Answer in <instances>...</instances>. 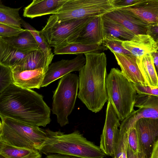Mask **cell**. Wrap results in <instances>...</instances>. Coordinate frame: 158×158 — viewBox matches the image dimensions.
I'll return each instance as SVG.
<instances>
[{"label": "cell", "mask_w": 158, "mask_h": 158, "mask_svg": "<svg viewBox=\"0 0 158 158\" xmlns=\"http://www.w3.org/2000/svg\"><path fill=\"white\" fill-rule=\"evenodd\" d=\"M51 110L43 96L12 83L0 93V117L34 127H45L51 121Z\"/></svg>", "instance_id": "obj_1"}, {"label": "cell", "mask_w": 158, "mask_h": 158, "mask_svg": "<svg viewBox=\"0 0 158 158\" xmlns=\"http://www.w3.org/2000/svg\"><path fill=\"white\" fill-rule=\"evenodd\" d=\"M84 54L85 63L79 71L77 97L88 110L96 113L107 100L106 56L104 52Z\"/></svg>", "instance_id": "obj_2"}, {"label": "cell", "mask_w": 158, "mask_h": 158, "mask_svg": "<svg viewBox=\"0 0 158 158\" xmlns=\"http://www.w3.org/2000/svg\"><path fill=\"white\" fill-rule=\"evenodd\" d=\"M47 138L39 150L41 153L71 156L80 158H104L105 154L78 130L69 134L60 130L45 129Z\"/></svg>", "instance_id": "obj_3"}, {"label": "cell", "mask_w": 158, "mask_h": 158, "mask_svg": "<svg viewBox=\"0 0 158 158\" xmlns=\"http://www.w3.org/2000/svg\"><path fill=\"white\" fill-rule=\"evenodd\" d=\"M108 101L113 107L119 121H122L134 110L137 94L133 83L117 68L111 69L106 77Z\"/></svg>", "instance_id": "obj_4"}, {"label": "cell", "mask_w": 158, "mask_h": 158, "mask_svg": "<svg viewBox=\"0 0 158 158\" xmlns=\"http://www.w3.org/2000/svg\"><path fill=\"white\" fill-rule=\"evenodd\" d=\"M0 137L6 144L39 151L47 138L45 130L10 118L1 119Z\"/></svg>", "instance_id": "obj_5"}, {"label": "cell", "mask_w": 158, "mask_h": 158, "mask_svg": "<svg viewBox=\"0 0 158 158\" xmlns=\"http://www.w3.org/2000/svg\"><path fill=\"white\" fill-rule=\"evenodd\" d=\"M78 87V76L70 73L60 78L53 91L52 110L61 127L69 123L68 117L74 108Z\"/></svg>", "instance_id": "obj_6"}, {"label": "cell", "mask_w": 158, "mask_h": 158, "mask_svg": "<svg viewBox=\"0 0 158 158\" xmlns=\"http://www.w3.org/2000/svg\"><path fill=\"white\" fill-rule=\"evenodd\" d=\"M115 9L111 0H67L57 14L58 21L102 16Z\"/></svg>", "instance_id": "obj_7"}, {"label": "cell", "mask_w": 158, "mask_h": 158, "mask_svg": "<svg viewBox=\"0 0 158 158\" xmlns=\"http://www.w3.org/2000/svg\"><path fill=\"white\" fill-rule=\"evenodd\" d=\"M94 17L58 21L52 15L49 16L46 25L40 32L48 44L54 48L66 43L70 37Z\"/></svg>", "instance_id": "obj_8"}, {"label": "cell", "mask_w": 158, "mask_h": 158, "mask_svg": "<svg viewBox=\"0 0 158 158\" xmlns=\"http://www.w3.org/2000/svg\"><path fill=\"white\" fill-rule=\"evenodd\" d=\"M138 136L139 152L150 158L155 142L158 140V119L141 118L134 126Z\"/></svg>", "instance_id": "obj_9"}, {"label": "cell", "mask_w": 158, "mask_h": 158, "mask_svg": "<svg viewBox=\"0 0 158 158\" xmlns=\"http://www.w3.org/2000/svg\"><path fill=\"white\" fill-rule=\"evenodd\" d=\"M118 117L108 101L104 125L101 136L100 148L105 154L113 157L116 137L120 125Z\"/></svg>", "instance_id": "obj_10"}, {"label": "cell", "mask_w": 158, "mask_h": 158, "mask_svg": "<svg viewBox=\"0 0 158 158\" xmlns=\"http://www.w3.org/2000/svg\"><path fill=\"white\" fill-rule=\"evenodd\" d=\"M102 16L93 18L70 37L66 43L102 45L104 36Z\"/></svg>", "instance_id": "obj_11"}, {"label": "cell", "mask_w": 158, "mask_h": 158, "mask_svg": "<svg viewBox=\"0 0 158 158\" xmlns=\"http://www.w3.org/2000/svg\"><path fill=\"white\" fill-rule=\"evenodd\" d=\"M85 63V57L81 54L72 59H62L51 64L45 73L41 87L47 86L71 72H79Z\"/></svg>", "instance_id": "obj_12"}, {"label": "cell", "mask_w": 158, "mask_h": 158, "mask_svg": "<svg viewBox=\"0 0 158 158\" xmlns=\"http://www.w3.org/2000/svg\"><path fill=\"white\" fill-rule=\"evenodd\" d=\"M105 15L120 23L135 35L146 34L148 24L129 11L122 8L116 9Z\"/></svg>", "instance_id": "obj_13"}, {"label": "cell", "mask_w": 158, "mask_h": 158, "mask_svg": "<svg viewBox=\"0 0 158 158\" xmlns=\"http://www.w3.org/2000/svg\"><path fill=\"white\" fill-rule=\"evenodd\" d=\"M123 48L136 57L158 51V43L150 36L146 34L135 35L129 40L123 41Z\"/></svg>", "instance_id": "obj_14"}, {"label": "cell", "mask_w": 158, "mask_h": 158, "mask_svg": "<svg viewBox=\"0 0 158 158\" xmlns=\"http://www.w3.org/2000/svg\"><path fill=\"white\" fill-rule=\"evenodd\" d=\"M123 76L133 83L148 85L136 62V58L132 55L112 52Z\"/></svg>", "instance_id": "obj_15"}, {"label": "cell", "mask_w": 158, "mask_h": 158, "mask_svg": "<svg viewBox=\"0 0 158 158\" xmlns=\"http://www.w3.org/2000/svg\"><path fill=\"white\" fill-rule=\"evenodd\" d=\"M46 72L42 68L24 71H12V83L22 88L39 89Z\"/></svg>", "instance_id": "obj_16"}, {"label": "cell", "mask_w": 158, "mask_h": 158, "mask_svg": "<svg viewBox=\"0 0 158 158\" xmlns=\"http://www.w3.org/2000/svg\"><path fill=\"white\" fill-rule=\"evenodd\" d=\"M67 0H34L24 9V17L33 19L57 13Z\"/></svg>", "instance_id": "obj_17"}, {"label": "cell", "mask_w": 158, "mask_h": 158, "mask_svg": "<svg viewBox=\"0 0 158 158\" xmlns=\"http://www.w3.org/2000/svg\"><path fill=\"white\" fill-rule=\"evenodd\" d=\"M123 9L148 23L158 22V0H140L134 5Z\"/></svg>", "instance_id": "obj_18"}, {"label": "cell", "mask_w": 158, "mask_h": 158, "mask_svg": "<svg viewBox=\"0 0 158 158\" xmlns=\"http://www.w3.org/2000/svg\"><path fill=\"white\" fill-rule=\"evenodd\" d=\"M28 53L18 51L0 36V64L12 69L22 62Z\"/></svg>", "instance_id": "obj_19"}, {"label": "cell", "mask_w": 158, "mask_h": 158, "mask_svg": "<svg viewBox=\"0 0 158 158\" xmlns=\"http://www.w3.org/2000/svg\"><path fill=\"white\" fill-rule=\"evenodd\" d=\"M51 64L44 52L39 49L28 53L22 62L12 70L24 71L42 68L46 72Z\"/></svg>", "instance_id": "obj_20"}, {"label": "cell", "mask_w": 158, "mask_h": 158, "mask_svg": "<svg viewBox=\"0 0 158 158\" xmlns=\"http://www.w3.org/2000/svg\"><path fill=\"white\" fill-rule=\"evenodd\" d=\"M2 38L8 44L20 52L29 53L40 49L34 37L26 29L16 36Z\"/></svg>", "instance_id": "obj_21"}, {"label": "cell", "mask_w": 158, "mask_h": 158, "mask_svg": "<svg viewBox=\"0 0 158 158\" xmlns=\"http://www.w3.org/2000/svg\"><path fill=\"white\" fill-rule=\"evenodd\" d=\"M136 62L148 85L158 87L157 72L153 62L151 54H148L140 57H137Z\"/></svg>", "instance_id": "obj_22"}, {"label": "cell", "mask_w": 158, "mask_h": 158, "mask_svg": "<svg viewBox=\"0 0 158 158\" xmlns=\"http://www.w3.org/2000/svg\"><path fill=\"white\" fill-rule=\"evenodd\" d=\"M107 49L102 44L100 45L66 43L54 48L53 51L56 55H79L91 52H99Z\"/></svg>", "instance_id": "obj_23"}, {"label": "cell", "mask_w": 158, "mask_h": 158, "mask_svg": "<svg viewBox=\"0 0 158 158\" xmlns=\"http://www.w3.org/2000/svg\"><path fill=\"white\" fill-rule=\"evenodd\" d=\"M141 118L158 119V107H141L134 110L122 121L119 129L128 131Z\"/></svg>", "instance_id": "obj_24"}, {"label": "cell", "mask_w": 158, "mask_h": 158, "mask_svg": "<svg viewBox=\"0 0 158 158\" xmlns=\"http://www.w3.org/2000/svg\"><path fill=\"white\" fill-rule=\"evenodd\" d=\"M104 35H110L123 41L131 40L135 34L120 23L105 15L102 16Z\"/></svg>", "instance_id": "obj_25"}, {"label": "cell", "mask_w": 158, "mask_h": 158, "mask_svg": "<svg viewBox=\"0 0 158 158\" xmlns=\"http://www.w3.org/2000/svg\"><path fill=\"white\" fill-rule=\"evenodd\" d=\"M0 153L6 158H42L41 153L38 150L6 144Z\"/></svg>", "instance_id": "obj_26"}, {"label": "cell", "mask_w": 158, "mask_h": 158, "mask_svg": "<svg viewBox=\"0 0 158 158\" xmlns=\"http://www.w3.org/2000/svg\"><path fill=\"white\" fill-rule=\"evenodd\" d=\"M21 7L11 8L3 4L0 1V23L18 28H22V18L19 11Z\"/></svg>", "instance_id": "obj_27"}, {"label": "cell", "mask_w": 158, "mask_h": 158, "mask_svg": "<svg viewBox=\"0 0 158 158\" xmlns=\"http://www.w3.org/2000/svg\"><path fill=\"white\" fill-rule=\"evenodd\" d=\"M22 26L28 30L36 41L40 50L44 53L47 59L51 63L54 56L51 47L48 44L40 31L36 30L29 23L22 19Z\"/></svg>", "instance_id": "obj_28"}, {"label": "cell", "mask_w": 158, "mask_h": 158, "mask_svg": "<svg viewBox=\"0 0 158 158\" xmlns=\"http://www.w3.org/2000/svg\"><path fill=\"white\" fill-rule=\"evenodd\" d=\"M128 133V131L119 129L116 137L113 158H118L121 155L123 158H127Z\"/></svg>", "instance_id": "obj_29"}, {"label": "cell", "mask_w": 158, "mask_h": 158, "mask_svg": "<svg viewBox=\"0 0 158 158\" xmlns=\"http://www.w3.org/2000/svg\"><path fill=\"white\" fill-rule=\"evenodd\" d=\"M123 41L117 38L106 35L104 36L102 44L109 49L112 52L131 55L129 51L122 46Z\"/></svg>", "instance_id": "obj_30"}, {"label": "cell", "mask_w": 158, "mask_h": 158, "mask_svg": "<svg viewBox=\"0 0 158 158\" xmlns=\"http://www.w3.org/2000/svg\"><path fill=\"white\" fill-rule=\"evenodd\" d=\"M134 106L138 108L141 107H158V96L137 94Z\"/></svg>", "instance_id": "obj_31"}, {"label": "cell", "mask_w": 158, "mask_h": 158, "mask_svg": "<svg viewBox=\"0 0 158 158\" xmlns=\"http://www.w3.org/2000/svg\"><path fill=\"white\" fill-rule=\"evenodd\" d=\"M11 68L0 64V93L12 83Z\"/></svg>", "instance_id": "obj_32"}, {"label": "cell", "mask_w": 158, "mask_h": 158, "mask_svg": "<svg viewBox=\"0 0 158 158\" xmlns=\"http://www.w3.org/2000/svg\"><path fill=\"white\" fill-rule=\"evenodd\" d=\"M25 30V29L0 23V36L3 38L16 36Z\"/></svg>", "instance_id": "obj_33"}, {"label": "cell", "mask_w": 158, "mask_h": 158, "mask_svg": "<svg viewBox=\"0 0 158 158\" xmlns=\"http://www.w3.org/2000/svg\"><path fill=\"white\" fill-rule=\"evenodd\" d=\"M128 147L135 153L139 152V144L137 132L135 127L128 131Z\"/></svg>", "instance_id": "obj_34"}, {"label": "cell", "mask_w": 158, "mask_h": 158, "mask_svg": "<svg viewBox=\"0 0 158 158\" xmlns=\"http://www.w3.org/2000/svg\"><path fill=\"white\" fill-rule=\"evenodd\" d=\"M133 85L137 93L138 94L158 96V87L142 85L140 83H133Z\"/></svg>", "instance_id": "obj_35"}, {"label": "cell", "mask_w": 158, "mask_h": 158, "mask_svg": "<svg viewBox=\"0 0 158 158\" xmlns=\"http://www.w3.org/2000/svg\"><path fill=\"white\" fill-rule=\"evenodd\" d=\"M140 0H111L112 4L115 9L124 8L132 6Z\"/></svg>", "instance_id": "obj_36"}, {"label": "cell", "mask_w": 158, "mask_h": 158, "mask_svg": "<svg viewBox=\"0 0 158 158\" xmlns=\"http://www.w3.org/2000/svg\"><path fill=\"white\" fill-rule=\"evenodd\" d=\"M158 22L148 24L146 34L152 37L157 43L158 40Z\"/></svg>", "instance_id": "obj_37"}, {"label": "cell", "mask_w": 158, "mask_h": 158, "mask_svg": "<svg viewBox=\"0 0 158 158\" xmlns=\"http://www.w3.org/2000/svg\"><path fill=\"white\" fill-rule=\"evenodd\" d=\"M127 158H144L139 153H135L128 146L126 152Z\"/></svg>", "instance_id": "obj_38"}, {"label": "cell", "mask_w": 158, "mask_h": 158, "mask_svg": "<svg viewBox=\"0 0 158 158\" xmlns=\"http://www.w3.org/2000/svg\"><path fill=\"white\" fill-rule=\"evenodd\" d=\"M150 158H158V140L155 143Z\"/></svg>", "instance_id": "obj_39"}, {"label": "cell", "mask_w": 158, "mask_h": 158, "mask_svg": "<svg viewBox=\"0 0 158 158\" xmlns=\"http://www.w3.org/2000/svg\"><path fill=\"white\" fill-rule=\"evenodd\" d=\"M45 158H80L76 157L61 155L58 154H52L47 155Z\"/></svg>", "instance_id": "obj_40"}, {"label": "cell", "mask_w": 158, "mask_h": 158, "mask_svg": "<svg viewBox=\"0 0 158 158\" xmlns=\"http://www.w3.org/2000/svg\"><path fill=\"white\" fill-rule=\"evenodd\" d=\"M158 52L156 51L152 53L151 54L152 56L153 61L155 69L157 73L158 69Z\"/></svg>", "instance_id": "obj_41"}, {"label": "cell", "mask_w": 158, "mask_h": 158, "mask_svg": "<svg viewBox=\"0 0 158 158\" xmlns=\"http://www.w3.org/2000/svg\"><path fill=\"white\" fill-rule=\"evenodd\" d=\"M5 144L6 143L3 141L0 137V153L2 149L4 147Z\"/></svg>", "instance_id": "obj_42"}, {"label": "cell", "mask_w": 158, "mask_h": 158, "mask_svg": "<svg viewBox=\"0 0 158 158\" xmlns=\"http://www.w3.org/2000/svg\"><path fill=\"white\" fill-rule=\"evenodd\" d=\"M2 121L0 120V136L1 135L2 132Z\"/></svg>", "instance_id": "obj_43"}, {"label": "cell", "mask_w": 158, "mask_h": 158, "mask_svg": "<svg viewBox=\"0 0 158 158\" xmlns=\"http://www.w3.org/2000/svg\"><path fill=\"white\" fill-rule=\"evenodd\" d=\"M0 158H6L0 153Z\"/></svg>", "instance_id": "obj_44"}, {"label": "cell", "mask_w": 158, "mask_h": 158, "mask_svg": "<svg viewBox=\"0 0 158 158\" xmlns=\"http://www.w3.org/2000/svg\"><path fill=\"white\" fill-rule=\"evenodd\" d=\"M118 158H123L122 155H121Z\"/></svg>", "instance_id": "obj_45"}]
</instances>
